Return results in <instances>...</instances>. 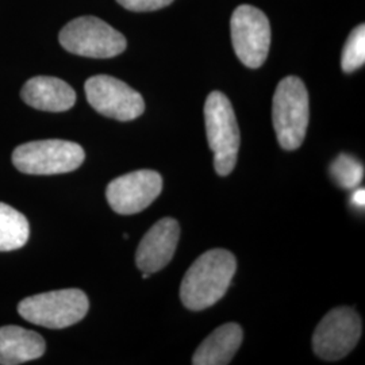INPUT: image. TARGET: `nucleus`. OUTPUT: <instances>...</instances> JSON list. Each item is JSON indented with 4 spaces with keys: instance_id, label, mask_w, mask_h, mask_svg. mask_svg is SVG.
I'll return each mask as SVG.
<instances>
[{
    "instance_id": "obj_20",
    "label": "nucleus",
    "mask_w": 365,
    "mask_h": 365,
    "mask_svg": "<svg viewBox=\"0 0 365 365\" xmlns=\"http://www.w3.org/2000/svg\"><path fill=\"white\" fill-rule=\"evenodd\" d=\"M150 274H148V272H144V274H143V279H148V277H149Z\"/></svg>"
},
{
    "instance_id": "obj_15",
    "label": "nucleus",
    "mask_w": 365,
    "mask_h": 365,
    "mask_svg": "<svg viewBox=\"0 0 365 365\" xmlns=\"http://www.w3.org/2000/svg\"><path fill=\"white\" fill-rule=\"evenodd\" d=\"M30 226L26 217L0 202V252H11L26 245Z\"/></svg>"
},
{
    "instance_id": "obj_10",
    "label": "nucleus",
    "mask_w": 365,
    "mask_h": 365,
    "mask_svg": "<svg viewBox=\"0 0 365 365\" xmlns=\"http://www.w3.org/2000/svg\"><path fill=\"white\" fill-rule=\"evenodd\" d=\"M163 191V178L156 170H134L107 185V202L120 215H131L149 207Z\"/></svg>"
},
{
    "instance_id": "obj_1",
    "label": "nucleus",
    "mask_w": 365,
    "mask_h": 365,
    "mask_svg": "<svg viewBox=\"0 0 365 365\" xmlns=\"http://www.w3.org/2000/svg\"><path fill=\"white\" fill-rule=\"evenodd\" d=\"M235 271L237 260L229 250L205 252L184 274L180 287L182 304L192 312L214 306L230 287Z\"/></svg>"
},
{
    "instance_id": "obj_3",
    "label": "nucleus",
    "mask_w": 365,
    "mask_h": 365,
    "mask_svg": "<svg viewBox=\"0 0 365 365\" xmlns=\"http://www.w3.org/2000/svg\"><path fill=\"white\" fill-rule=\"evenodd\" d=\"M90 309L87 295L78 288L57 289L29 297L18 306L27 322L48 329H66L80 322Z\"/></svg>"
},
{
    "instance_id": "obj_14",
    "label": "nucleus",
    "mask_w": 365,
    "mask_h": 365,
    "mask_svg": "<svg viewBox=\"0 0 365 365\" xmlns=\"http://www.w3.org/2000/svg\"><path fill=\"white\" fill-rule=\"evenodd\" d=\"M242 344V329L237 324H226L215 329L196 349L194 365H226L232 361Z\"/></svg>"
},
{
    "instance_id": "obj_2",
    "label": "nucleus",
    "mask_w": 365,
    "mask_h": 365,
    "mask_svg": "<svg viewBox=\"0 0 365 365\" xmlns=\"http://www.w3.org/2000/svg\"><path fill=\"white\" fill-rule=\"evenodd\" d=\"M272 120L276 137L284 150L303 144L309 126V93L297 76L283 78L274 95Z\"/></svg>"
},
{
    "instance_id": "obj_9",
    "label": "nucleus",
    "mask_w": 365,
    "mask_h": 365,
    "mask_svg": "<svg viewBox=\"0 0 365 365\" xmlns=\"http://www.w3.org/2000/svg\"><path fill=\"white\" fill-rule=\"evenodd\" d=\"M88 103L102 115L122 122L133 120L145 111L144 98L119 78L98 75L86 81Z\"/></svg>"
},
{
    "instance_id": "obj_7",
    "label": "nucleus",
    "mask_w": 365,
    "mask_h": 365,
    "mask_svg": "<svg viewBox=\"0 0 365 365\" xmlns=\"http://www.w3.org/2000/svg\"><path fill=\"white\" fill-rule=\"evenodd\" d=\"M230 30L240 61L248 68H260L271 46V26L267 15L253 6L242 4L232 15Z\"/></svg>"
},
{
    "instance_id": "obj_17",
    "label": "nucleus",
    "mask_w": 365,
    "mask_h": 365,
    "mask_svg": "<svg viewBox=\"0 0 365 365\" xmlns=\"http://www.w3.org/2000/svg\"><path fill=\"white\" fill-rule=\"evenodd\" d=\"M365 63V26L360 25L351 33L342 51L341 66L345 73H352Z\"/></svg>"
},
{
    "instance_id": "obj_6",
    "label": "nucleus",
    "mask_w": 365,
    "mask_h": 365,
    "mask_svg": "<svg viewBox=\"0 0 365 365\" xmlns=\"http://www.w3.org/2000/svg\"><path fill=\"white\" fill-rule=\"evenodd\" d=\"M86 158L78 144L64 140H42L19 145L13 152L15 168L26 175H60L78 170Z\"/></svg>"
},
{
    "instance_id": "obj_19",
    "label": "nucleus",
    "mask_w": 365,
    "mask_h": 365,
    "mask_svg": "<svg viewBox=\"0 0 365 365\" xmlns=\"http://www.w3.org/2000/svg\"><path fill=\"white\" fill-rule=\"evenodd\" d=\"M351 203L356 209H364L365 206V190L364 188H357L354 190L353 192L352 199H351Z\"/></svg>"
},
{
    "instance_id": "obj_18",
    "label": "nucleus",
    "mask_w": 365,
    "mask_h": 365,
    "mask_svg": "<svg viewBox=\"0 0 365 365\" xmlns=\"http://www.w3.org/2000/svg\"><path fill=\"white\" fill-rule=\"evenodd\" d=\"M118 3L126 10L143 13V11H155L170 6L173 0H117Z\"/></svg>"
},
{
    "instance_id": "obj_16",
    "label": "nucleus",
    "mask_w": 365,
    "mask_h": 365,
    "mask_svg": "<svg viewBox=\"0 0 365 365\" xmlns=\"http://www.w3.org/2000/svg\"><path fill=\"white\" fill-rule=\"evenodd\" d=\"M330 176L344 190H354L364 179V165L351 155H339L330 164Z\"/></svg>"
},
{
    "instance_id": "obj_13",
    "label": "nucleus",
    "mask_w": 365,
    "mask_h": 365,
    "mask_svg": "<svg viewBox=\"0 0 365 365\" xmlns=\"http://www.w3.org/2000/svg\"><path fill=\"white\" fill-rule=\"evenodd\" d=\"M46 351L42 336L24 327H0V365L24 364L37 360Z\"/></svg>"
},
{
    "instance_id": "obj_12",
    "label": "nucleus",
    "mask_w": 365,
    "mask_h": 365,
    "mask_svg": "<svg viewBox=\"0 0 365 365\" xmlns=\"http://www.w3.org/2000/svg\"><path fill=\"white\" fill-rule=\"evenodd\" d=\"M21 96L26 105L41 111L63 113L76 103V92L64 80L36 76L27 80Z\"/></svg>"
},
{
    "instance_id": "obj_11",
    "label": "nucleus",
    "mask_w": 365,
    "mask_h": 365,
    "mask_svg": "<svg viewBox=\"0 0 365 365\" xmlns=\"http://www.w3.org/2000/svg\"><path fill=\"white\" fill-rule=\"evenodd\" d=\"M180 227L173 218H163L156 222L141 240L137 253V267L148 274L161 271L170 264L179 242Z\"/></svg>"
},
{
    "instance_id": "obj_8",
    "label": "nucleus",
    "mask_w": 365,
    "mask_h": 365,
    "mask_svg": "<svg viewBox=\"0 0 365 365\" xmlns=\"http://www.w3.org/2000/svg\"><path fill=\"white\" fill-rule=\"evenodd\" d=\"M361 337V319L351 307H337L324 317L315 329L313 349L327 361H337L352 352Z\"/></svg>"
},
{
    "instance_id": "obj_5",
    "label": "nucleus",
    "mask_w": 365,
    "mask_h": 365,
    "mask_svg": "<svg viewBox=\"0 0 365 365\" xmlns=\"http://www.w3.org/2000/svg\"><path fill=\"white\" fill-rule=\"evenodd\" d=\"M58 39L68 52L91 58H111L125 52L128 46L122 33L95 16L71 21L60 31Z\"/></svg>"
},
{
    "instance_id": "obj_4",
    "label": "nucleus",
    "mask_w": 365,
    "mask_h": 365,
    "mask_svg": "<svg viewBox=\"0 0 365 365\" xmlns=\"http://www.w3.org/2000/svg\"><path fill=\"white\" fill-rule=\"evenodd\" d=\"M205 120L210 149L214 153V168L220 176L235 170L240 150V129L235 110L225 93H210L205 105Z\"/></svg>"
}]
</instances>
